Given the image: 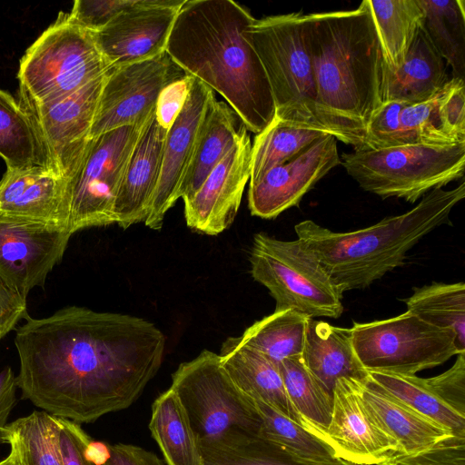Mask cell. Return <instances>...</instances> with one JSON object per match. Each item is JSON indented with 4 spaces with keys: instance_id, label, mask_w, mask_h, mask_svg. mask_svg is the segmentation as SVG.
I'll use <instances>...</instances> for the list:
<instances>
[{
    "instance_id": "obj_25",
    "label": "cell",
    "mask_w": 465,
    "mask_h": 465,
    "mask_svg": "<svg viewBox=\"0 0 465 465\" xmlns=\"http://www.w3.org/2000/svg\"><path fill=\"white\" fill-rule=\"evenodd\" d=\"M302 361L312 375L332 395L340 378L363 379L367 371L360 363L348 328L311 319Z\"/></svg>"
},
{
    "instance_id": "obj_13",
    "label": "cell",
    "mask_w": 465,
    "mask_h": 465,
    "mask_svg": "<svg viewBox=\"0 0 465 465\" xmlns=\"http://www.w3.org/2000/svg\"><path fill=\"white\" fill-rule=\"evenodd\" d=\"M106 74L71 95L51 103L35 104L18 101L33 123L49 168L67 183L90 140Z\"/></svg>"
},
{
    "instance_id": "obj_22",
    "label": "cell",
    "mask_w": 465,
    "mask_h": 465,
    "mask_svg": "<svg viewBox=\"0 0 465 465\" xmlns=\"http://www.w3.org/2000/svg\"><path fill=\"white\" fill-rule=\"evenodd\" d=\"M220 357L222 366L242 393L307 429L287 395L279 363L241 343L237 337L223 341Z\"/></svg>"
},
{
    "instance_id": "obj_39",
    "label": "cell",
    "mask_w": 465,
    "mask_h": 465,
    "mask_svg": "<svg viewBox=\"0 0 465 465\" xmlns=\"http://www.w3.org/2000/svg\"><path fill=\"white\" fill-rule=\"evenodd\" d=\"M405 104L395 101L382 103L367 126L364 142L359 151L416 143L401 122V113Z\"/></svg>"
},
{
    "instance_id": "obj_40",
    "label": "cell",
    "mask_w": 465,
    "mask_h": 465,
    "mask_svg": "<svg viewBox=\"0 0 465 465\" xmlns=\"http://www.w3.org/2000/svg\"><path fill=\"white\" fill-rule=\"evenodd\" d=\"M439 94L423 103L406 104L401 113V124L416 143L433 146L458 143L441 129L437 111Z\"/></svg>"
},
{
    "instance_id": "obj_11",
    "label": "cell",
    "mask_w": 465,
    "mask_h": 465,
    "mask_svg": "<svg viewBox=\"0 0 465 465\" xmlns=\"http://www.w3.org/2000/svg\"><path fill=\"white\" fill-rule=\"evenodd\" d=\"M147 124V123H146ZM143 126L119 127L89 140L69 180V232L114 223V205L125 167Z\"/></svg>"
},
{
    "instance_id": "obj_18",
    "label": "cell",
    "mask_w": 465,
    "mask_h": 465,
    "mask_svg": "<svg viewBox=\"0 0 465 465\" xmlns=\"http://www.w3.org/2000/svg\"><path fill=\"white\" fill-rule=\"evenodd\" d=\"M340 164L337 139L326 134L295 158L273 167L258 182L249 184L252 215L272 219L298 205L317 182Z\"/></svg>"
},
{
    "instance_id": "obj_6",
    "label": "cell",
    "mask_w": 465,
    "mask_h": 465,
    "mask_svg": "<svg viewBox=\"0 0 465 465\" xmlns=\"http://www.w3.org/2000/svg\"><path fill=\"white\" fill-rule=\"evenodd\" d=\"M110 69L93 33L60 12L20 60L19 102L41 104L64 98Z\"/></svg>"
},
{
    "instance_id": "obj_17",
    "label": "cell",
    "mask_w": 465,
    "mask_h": 465,
    "mask_svg": "<svg viewBox=\"0 0 465 465\" xmlns=\"http://www.w3.org/2000/svg\"><path fill=\"white\" fill-rule=\"evenodd\" d=\"M247 131L242 124L232 149L193 196L183 202L186 224L192 230L217 235L234 221L251 176L252 143Z\"/></svg>"
},
{
    "instance_id": "obj_7",
    "label": "cell",
    "mask_w": 465,
    "mask_h": 465,
    "mask_svg": "<svg viewBox=\"0 0 465 465\" xmlns=\"http://www.w3.org/2000/svg\"><path fill=\"white\" fill-rule=\"evenodd\" d=\"M341 161L363 190L381 198L397 197L415 203L430 191L463 177L465 143L353 150L342 153Z\"/></svg>"
},
{
    "instance_id": "obj_2",
    "label": "cell",
    "mask_w": 465,
    "mask_h": 465,
    "mask_svg": "<svg viewBox=\"0 0 465 465\" xmlns=\"http://www.w3.org/2000/svg\"><path fill=\"white\" fill-rule=\"evenodd\" d=\"M254 20L232 0H186L165 52L187 75L221 94L257 134L273 121L275 105L262 64L244 36Z\"/></svg>"
},
{
    "instance_id": "obj_46",
    "label": "cell",
    "mask_w": 465,
    "mask_h": 465,
    "mask_svg": "<svg viewBox=\"0 0 465 465\" xmlns=\"http://www.w3.org/2000/svg\"><path fill=\"white\" fill-rule=\"evenodd\" d=\"M191 80L192 76L186 74L183 78L165 87L159 96L156 105V118L159 124L167 130L183 105Z\"/></svg>"
},
{
    "instance_id": "obj_14",
    "label": "cell",
    "mask_w": 465,
    "mask_h": 465,
    "mask_svg": "<svg viewBox=\"0 0 465 465\" xmlns=\"http://www.w3.org/2000/svg\"><path fill=\"white\" fill-rule=\"evenodd\" d=\"M72 235L64 228L0 213V278L26 299L35 287L44 288Z\"/></svg>"
},
{
    "instance_id": "obj_42",
    "label": "cell",
    "mask_w": 465,
    "mask_h": 465,
    "mask_svg": "<svg viewBox=\"0 0 465 465\" xmlns=\"http://www.w3.org/2000/svg\"><path fill=\"white\" fill-rule=\"evenodd\" d=\"M381 465H465V438L450 436L417 453H398Z\"/></svg>"
},
{
    "instance_id": "obj_8",
    "label": "cell",
    "mask_w": 465,
    "mask_h": 465,
    "mask_svg": "<svg viewBox=\"0 0 465 465\" xmlns=\"http://www.w3.org/2000/svg\"><path fill=\"white\" fill-rule=\"evenodd\" d=\"M249 260L252 278L269 290L275 311L292 309L311 319L339 318L342 313V293L298 238L282 241L259 232Z\"/></svg>"
},
{
    "instance_id": "obj_41",
    "label": "cell",
    "mask_w": 465,
    "mask_h": 465,
    "mask_svg": "<svg viewBox=\"0 0 465 465\" xmlns=\"http://www.w3.org/2000/svg\"><path fill=\"white\" fill-rule=\"evenodd\" d=\"M442 131L455 143H465V83L452 77L440 91L437 104Z\"/></svg>"
},
{
    "instance_id": "obj_34",
    "label": "cell",
    "mask_w": 465,
    "mask_h": 465,
    "mask_svg": "<svg viewBox=\"0 0 465 465\" xmlns=\"http://www.w3.org/2000/svg\"><path fill=\"white\" fill-rule=\"evenodd\" d=\"M424 10L423 28L440 55L452 68L453 76L465 74V2L419 0Z\"/></svg>"
},
{
    "instance_id": "obj_48",
    "label": "cell",
    "mask_w": 465,
    "mask_h": 465,
    "mask_svg": "<svg viewBox=\"0 0 465 465\" xmlns=\"http://www.w3.org/2000/svg\"><path fill=\"white\" fill-rule=\"evenodd\" d=\"M109 449L110 458L104 465H166L153 452L136 445L117 443Z\"/></svg>"
},
{
    "instance_id": "obj_16",
    "label": "cell",
    "mask_w": 465,
    "mask_h": 465,
    "mask_svg": "<svg viewBox=\"0 0 465 465\" xmlns=\"http://www.w3.org/2000/svg\"><path fill=\"white\" fill-rule=\"evenodd\" d=\"M324 440L341 460L354 465H381L400 453L396 441L365 405L358 379L351 377L335 382Z\"/></svg>"
},
{
    "instance_id": "obj_19",
    "label": "cell",
    "mask_w": 465,
    "mask_h": 465,
    "mask_svg": "<svg viewBox=\"0 0 465 465\" xmlns=\"http://www.w3.org/2000/svg\"><path fill=\"white\" fill-rule=\"evenodd\" d=\"M215 99L213 90L192 77L183 105L167 131L158 183L144 221L150 229L162 228L166 213L179 199L202 123Z\"/></svg>"
},
{
    "instance_id": "obj_50",
    "label": "cell",
    "mask_w": 465,
    "mask_h": 465,
    "mask_svg": "<svg viewBox=\"0 0 465 465\" xmlns=\"http://www.w3.org/2000/svg\"><path fill=\"white\" fill-rule=\"evenodd\" d=\"M84 455L95 465H104L110 458L109 444L91 440L86 445Z\"/></svg>"
},
{
    "instance_id": "obj_15",
    "label": "cell",
    "mask_w": 465,
    "mask_h": 465,
    "mask_svg": "<svg viewBox=\"0 0 465 465\" xmlns=\"http://www.w3.org/2000/svg\"><path fill=\"white\" fill-rule=\"evenodd\" d=\"M185 1L134 0L104 27L93 33L110 67H122L164 53L176 16Z\"/></svg>"
},
{
    "instance_id": "obj_49",
    "label": "cell",
    "mask_w": 465,
    "mask_h": 465,
    "mask_svg": "<svg viewBox=\"0 0 465 465\" xmlns=\"http://www.w3.org/2000/svg\"><path fill=\"white\" fill-rule=\"evenodd\" d=\"M16 379L12 369L7 366L0 371V444L2 431L7 424L9 414L16 402Z\"/></svg>"
},
{
    "instance_id": "obj_27",
    "label": "cell",
    "mask_w": 465,
    "mask_h": 465,
    "mask_svg": "<svg viewBox=\"0 0 465 465\" xmlns=\"http://www.w3.org/2000/svg\"><path fill=\"white\" fill-rule=\"evenodd\" d=\"M59 434V417L45 411L7 423L2 440L10 452L0 465H64Z\"/></svg>"
},
{
    "instance_id": "obj_47",
    "label": "cell",
    "mask_w": 465,
    "mask_h": 465,
    "mask_svg": "<svg viewBox=\"0 0 465 465\" xmlns=\"http://www.w3.org/2000/svg\"><path fill=\"white\" fill-rule=\"evenodd\" d=\"M28 316L26 299L0 278V341Z\"/></svg>"
},
{
    "instance_id": "obj_10",
    "label": "cell",
    "mask_w": 465,
    "mask_h": 465,
    "mask_svg": "<svg viewBox=\"0 0 465 465\" xmlns=\"http://www.w3.org/2000/svg\"><path fill=\"white\" fill-rule=\"evenodd\" d=\"M351 329L355 354L367 371L405 375L439 366L459 354L455 334L410 312Z\"/></svg>"
},
{
    "instance_id": "obj_5",
    "label": "cell",
    "mask_w": 465,
    "mask_h": 465,
    "mask_svg": "<svg viewBox=\"0 0 465 465\" xmlns=\"http://www.w3.org/2000/svg\"><path fill=\"white\" fill-rule=\"evenodd\" d=\"M310 20L302 12L255 19L244 36L265 71L275 105L274 120L328 133L316 107Z\"/></svg>"
},
{
    "instance_id": "obj_23",
    "label": "cell",
    "mask_w": 465,
    "mask_h": 465,
    "mask_svg": "<svg viewBox=\"0 0 465 465\" xmlns=\"http://www.w3.org/2000/svg\"><path fill=\"white\" fill-rule=\"evenodd\" d=\"M358 384L365 405L396 441L400 453H417L454 436L390 393L368 374L358 379Z\"/></svg>"
},
{
    "instance_id": "obj_1",
    "label": "cell",
    "mask_w": 465,
    "mask_h": 465,
    "mask_svg": "<svg viewBox=\"0 0 465 465\" xmlns=\"http://www.w3.org/2000/svg\"><path fill=\"white\" fill-rule=\"evenodd\" d=\"M16 329L17 388L59 418L90 423L130 407L158 372L165 337L128 314L68 306Z\"/></svg>"
},
{
    "instance_id": "obj_31",
    "label": "cell",
    "mask_w": 465,
    "mask_h": 465,
    "mask_svg": "<svg viewBox=\"0 0 465 465\" xmlns=\"http://www.w3.org/2000/svg\"><path fill=\"white\" fill-rule=\"evenodd\" d=\"M311 318L292 309L274 311L237 337L276 363L301 356Z\"/></svg>"
},
{
    "instance_id": "obj_38",
    "label": "cell",
    "mask_w": 465,
    "mask_h": 465,
    "mask_svg": "<svg viewBox=\"0 0 465 465\" xmlns=\"http://www.w3.org/2000/svg\"><path fill=\"white\" fill-rule=\"evenodd\" d=\"M326 134L330 133L292 127L273 119L252 143L249 184L258 182L273 167L295 158Z\"/></svg>"
},
{
    "instance_id": "obj_29",
    "label": "cell",
    "mask_w": 465,
    "mask_h": 465,
    "mask_svg": "<svg viewBox=\"0 0 465 465\" xmlns=\"http://www.w3.org/2000/svg\"><path fill=\"white\" fill-rule=\"evenodd\" d=\"M379 38L385 65L397 69L424 25L419 0H365Z\"/></svg>"
},
{
    "instance_id": "obj_9",
    "label": "cell",
    "mask_w": 465,
    "mask_h": 465,
    "mask_svg": "<svg viewBox=\"0 0 465 465\" xmlns=\"http://www.w3.org/2000/svg\"><path fill=\"white\" fill-rule=\"evenodd\" d=\"M170 388L185 409L199 443L235 430L259 435L262 418L254 401L233 383L220 354L203 350L182 362L172 374Z\"/></svg>"
},
{
    "instance_id": "obj_24",
    "label": "cell",
    "mask_w": 465,
    "mask_h": 465,
    "mask_svg": "<svg viewBox=\"0 0 465 465\" xmlns=\"http://www.w3.org/2000/svg\"><path fill=\"white\" fill-rule=\"evenodd\" d=\"M447 81L444 60L422 28L397 69L384 64L382 103H423L435 96Z\"/></svg>"
},
{
    "instance_id": "obj_37",
    "label": "cell",
    "mask_w": 465,
    "mask_h": 465,
    "mask_svg": "<svg viewBox=\"0 0 465 465\" xmlns=\"http://www.w3.org/2000/svg\"><path fill=\"white\" fill-rule=\"evenodd\" d=\"M368 376L413 410L447 429L454 436L465 438V416L439 399L416 375L367 371Z\"/></svg>"
},
{
    "instance_id": "obj_36",
    "label": "cell",
    "mask_w": 465,
    "mask_h": 465,
    "mask_svg": "<svg viewBox=\"0 0 465 465\" xmlns=\"http://www.w3.org/2000/svg\"><path fill=\"white\" fill-rule=\"evenodd\" d=\"M262 418L259 436L273 441L297 458L323 465L341 460L333 448L322 438L276 411L269 405L253 401Z\"/></svg>"
},
{
    "instance_id": "obj_32",
    "label": "cell",
    "mask_w": 465,
    "mask_h": 465,
    "mask_svg": "<svg viewBox=\"0 0 465 465\" xmlns=\"http://www.w3.org/2000/svg\"><path fill=\"white\" fill-rule=\"evenodd\" d=\"M0 157L6 169L49 168L33 123L19 102L0 89ZM51 169V168H50Z\"/></svg>"
},
{
    "instance_id": "obj_12",
    "label": "cell",
    "mask_w": 465,
    "mask_h": 465,
    "mask_svg": "<svg viewBox=\"0 0 465 465\" xmlns=\"http://www.w3.org/2000/svg\"><path fill=\"white\" fill-rule=\"evenodd\" d=\"M186 74L166 52L106 74L90 131V139L127 126H143L154 114L159 96Z\"/></svg>"
},
{
    "instance_id": "obj_21",
    "label": "cell",
    "mask_w": 465,
    "mask_h": 465,
    "mask_svg": "<svg viewBox=\"0 0 465 465\" xmlns=\"http://www.w3.org/2000/svg\"><path fill=\"white\" fill-rule=\"evenodd\" d=\"M155 113L142 130L116 193L114 223L124 229L146 220L158 183L168 130Z\"/></svg>"
},
{
    "instance_id": "obj_26",
    "label": "cell",
    "mask_w": 465,
    "mask_h": 465,
    "mask_svg": "<svg viewBox=\"0 0 465 465\" xmlns=\"http://www.w3.org/2000/svg\"><path fill=\"white\" fill-rule=\"evenodd\" d=\"M235 113L224 102L215 99L199 131L192 159L179 189V198L191 199L204 180L235 143Z\"/></svg>"
},
{
    "instance_id": "obj_45",
    "label": "cell",
    "mask_w": 465,
    "mask_h": 465,
    "mask_svg": "<svg viewBox=\"0 0 465 465\" xmlns=\"http://www.w3.org/2000/svg\"><path fill=\"white\" fill-rule=\"evenodd\" d=\"M60 448L64 465H95L84 455L86 445L92 440L79 423L59 418Z\"/></svg>"
},
{
    "instance_id": "obj_4",
    "label": "cell",
    "mask_w": 465,
    "mask_h": 465,
    "mask_svg": "<svg viewBox=\"0 0 465 465\" xmlns=\"http://www.w3.org/2000/svg\"><path fill=\"white\" fill-rule=\"evenodd\" d=\"M465 196L461 182L450 190L434 189L411 210L363 229L336 232L306 220L295 225L332 282L343 292L364 289L403 264L407 252L426 234L449 222L453 207Z\"/></svg>"
},
{
    "instance_id": "obj_3",
    "label": "cell",
    "mask_w": 465,
    "mask_h": 465,
    "mask_svg": "<svg viewBox=\"0 0 465 465\" xmlns=\"http://www.w3.org/2000/svg\"><path fill=\"white\" fill-rule=\"evenodd\" d=\"M308 16L320 122L359 151L382 104L384 60L370 11L363 0L352 10Z\"/></svg>"
},
{
    "instance_id": "obj_44",
    "label": "cell",
    "mask_w": 465,
    "mask_h": 465,
    "mask_svg": "<svg viewBox=\"0 0 465 465\" xmlns=\"http://www.w3.org/2000/svg\"><path fill=\"white\" fill-rule=\"evenodd\" d=\"M134 2V0H76L68 15L77 25L94 33Z\"/></svg>"
},
{
    "instance_id": "obj_43",
    "label": "cell",
    "mask_w": 465,
    "mask_h": 465,
    "mask_svg": "<svg viewBox=\"0 0 465 465\" xmlns=\"http://www.w3.org/2000/svg\"><path fill=\"white\" fill-rule=\"evenodd\" d=\"M457 355L455 362L449 370L424 380L439 399L461 416H465V352Z\"/></svg>"
},
{
    "instance_id": "obj_35",
    "label": "cell",
    "mask_w": 465,
    "mask_h": 465,
    "mask_svg": "<svg viewBox=\"0 0 465 465\" xmlns=\"http://www.w3.org/2000/svg\"><path fill=\"white\" fill-rule=\"evenodd\" d=\"M280 372L287 395L309 430L324 440L332 411V395L312 375L301 356L283 360Z\"/></svg>"
},
{
    "instance_id": "obj_20",
    "label": "cell",
    "mask_w": 465,
    "mask_h": 465,
    "mask_svg": "<svg viewBox=\"0 0 465 465\" xmlns=\"http://www.w3.org/2000/svg\"><path fill=\"white\" fill-rule=\"evenodd\" d=\"M0 213L69 231L67 182L45 166L6 169L0 180Z\"/></svg>"
},
{
    "instance_id": "obj_28",
    "label": "cell",
    "mask_w": 465,
    "mask_h": 465,
    "mask_svg": "<svg viewBox=\"0 0 465 465\" xmlns=\"http://www.w3.org/2000/svg\"><path fill=\"white\" fill-rule=\"evenodd\" d=\"M149 430L166 465H203L199 440L187 412L171 388L153 402Z\"/></svg>"
},
{
    "instance_id": "obj_33",
    "label": "cell",
    "mask_w": 465,
    "mask_h": 465,
    "mask_svg": "<svg viewBox=\"0 0 465 465\" xmlns=\"http://www.w3.org/2000/svg\"><path fill=\"white\" fill-rule=\"evenodd\" d=\"M407 311L423 322L451 331L457 349L465 352V284L441 283L416 288L405 300Z\"/></svg>"
},
{
    "instance_id": "obj_30",
    "label": "cell",
    "mask_w": 465,
    "mask_h": 465,
    "mask_svg": "<svg viewBox=\"0 0 465 465\" xmlns=\"http://www.w3.org/2000/svg\"><path fill=\"white\" fill-rule=\"evenodd\" d=\"M203 465H323L301 460L279 444L242 430L200 442ZM333 465H354L341 460Z\"/></svg>"
}]
</instances>
